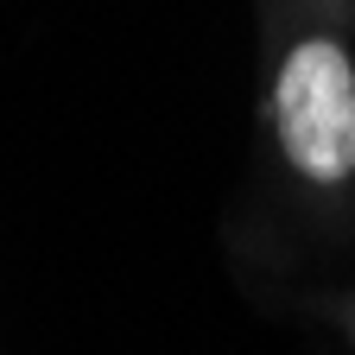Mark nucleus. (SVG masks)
<instances>
[{
    "label": "nucleus",
    "mask_w": 355,
    "mask_h": 355,
    "mask_svg": "<svg viewBox=\"0 0 355 355\" xmlns=\"http://www.w3.org/2000/svg\"><path fill=\"white\" fill-rule=\"evenodd\" d=\"M260 121L298 191L355 197V38L311 0H260Z\"/></svg>",
    "instance_id": "f257e3e1"
},
{
    "label": "nucleus",
    "mask_w": 355,
    "mask_h": 355,
    "mask_svg": "<svg viewBox=\"0 0 355 355\" xmlns=\"http://www.w3.org/2000/svg\"><path fill=\"white\" fill-rule=\"evenodd\" d=\"M311 7H324V13H330V19L355 38V0H311Z\"/></svg>",
    "instance_id": "f03ea898"
}]
</instances>
